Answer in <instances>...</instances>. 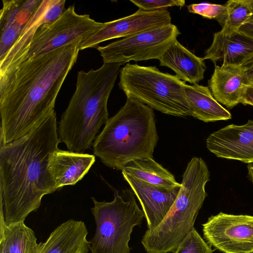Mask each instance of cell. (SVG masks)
I'll list each match as a JSON object with an SVG mask.
<instances>
[{
	"mask_svg": "<svg viewBox=\"0 0 253 253\" xmlns=\"http://www.w3.org/2000/svg\"><path fill=\"white\" fill-rule=\"evenodd\" d=\"M225 4L221 5L210 3H193L187 6L189 12L199 14L208 19L216 20L226 10Z\"/></svg>",
	"mask_w": 253,
	"mask_h": 253,
	"instance_id": "484cf974",
	"label": "cell"
},
{
	"mask_svg": "<svg viewBox=\"0 0 253 253\" xmlns=\"http://www.w3.org/2000/svg\"><path fill=\"white\" fill-rule=\"evenodd\" d=\"M210 172L205 162L194 157L188 163L178 196L164 219L152 231L146 230L141 243L147 253H173L193 229L207 196Z\"/></svg>",
	"mask_w": 253,
	"mask_h": 253,
	"instance_id": "5b68a950",
	"label": "cell"
},
{
	"mask_svg": "<svg viewBox=\"0 0 253 253\" xmlns=\"http://www.w3.org/2000/svg\"><path fill=\"white\" fill-rule=\"evenodd\" d=\"M208 149L216 156L253 163V120L242 125H230L211 133L206 140Z\"/></svg>",
	"mask_w": 253,
	"mask_h": 253,
	"instance_id": "7c38bea8",
	"label": "cell"
},
{
	"mask_svg": "<svg viewBox=\"0 0 253 253\" xmlns=\"http://www.w3.org/2000/svg\"><path fill=\"white\" fill-rule=\"evenodd\" d=\"M65 0H42L16 43L0 61V67L6 64L29 42L40 26L59 17L65 10Z\"/></svg>",
	"mask_w": 253,
	"mask_h": 253,
	"instance_id": "44dd1931",
	"label": "cell"
},
{
	"mask_svg": "<svg viewBox=\"0 0 253 253\" xmlns=\"http://www.w3.org/2000/svg\"><path fill=\"white\" fill-rule=\"evenodd\" d=\"M80 43L25 61L0 75V145L25 135L54 111Z\"/></svg>",
	"mask_w": 253,
	"mask_h": 253,
	"instance_id": "6da1fadb",
	"label": "cell"
},
{
	"mask_svg": "<svg viewBox=\"0 0 253 253\" xmlns=\"http://www.w3.org/2000/svg\"><path fill=\"white\" fill-rule=\"evenodd\" d=\"M171 18L167 9L144 11L113 21L102 23L100 27L83 40L80 50L95 47L104 41L126 38L151 28L171 24Z\"/></svg>",
	"mask_w": 253,
	"mask_h": 253,
	"instance_id": "8fae6325",
	"label": "cell"
},
{
	"mask_svg": "<svg viewBox=\"0 0 253 253\" xmlns=\"http://www.w3.org/2000/svg\"><path fill=\"white\" fill-rule=\"evenodd\" d=\"M114 191V200L110 202L91 197L96 229L89 241L91 253H130L128 242L133 229L145 217L130 190L124 191L122 196Z\"/></svg>",
	"mask_w": 253,
	"mask_h": 253,
	"instance_id": "52a82bcc",
	"label": "cell"
},
{
	"mask_svg": "<svg viewBox=\"0 0 253 253\" xmlns=\"http://www.w3.org/2000/svg\"><path fill=\"white\" fill-rule=\"evenodd\" d=\"M133 4L144 11L167 9L169 7H182L185 4L183 0H130Z\"/></svg>",
	"mask_w": 253,
	"mask_h": 253,
	"instance_id": "4316f807",
	"label": "cell"
},
{
	"mask_svg": "<svg viewBox=\"0 0 253 253\" xmlns=\"http://www.w3.org/2000/svg\"><path fill=\"white\" fill-rule=\"evenodd\" d=\"M247 65H215L208 81L209 87L217 102L228 108L241 103L246 85L253 80Z\"/></svg>",
	"mask_w": 253,
	"mask_h": 253,
	"instance_id": "5bb4252c",
	"label": "cell"
},
{
	"mask_svg": "<svg viewBox=\"0 0 253 253\" xmlns=\"http://www.w3.org/2000/svg\"><path fill=\"white\" fill-rule=\"evenodd\" d=\"M210 246L224 253H253V216L220 212L203 224Z\"/></svg>",
	"mask_w": 253,
	"mask_h": 253,
	"instance_id": "30bf717a",
	"label": "cell"
},
{
	"mask_svg": "<svg viewBox=\"0 0 253 253\" xmlns=\"http://www.w3.org/2000/svg\"><path fill=\"white\" fill-rule=\"evenodd\" d=\"M121 63H103L96 70L78 72L76 88L58 127L59 138L69 151L89 149L108 118L107 102Z\"/></svg>",
	"mask_w": 253,
	"mask_h": 253,
	"instance_id": "3957f363",
	"label": "cell"
},
{
	"mask_svg": "<svg viewBox=\"0 0 253 253\" xmlns=\"http://www.w3.org/2000/svg\"><path fill=\"white\" fill-rule=\"evenodd\" d=\"M87 234L84 222L69 219L51 232L45 242H40L35 253H88Z\"/></svg>",
	"mask_w": 253,
	"mask_h": 253,
	"instance_id": "e0dca14e",
	"label": "cell"
},
{
	"mask_svg": "<svg viewBox=\"0 0 253 253\" xmlns=\"http://www.w3.org/2000/svg\"><path fill=\"white\" fill-rule=\"evenodd\" d=\"M203 57H199L176 40L159 60L160 66L168 67L175 76L184 82L198 84L204 78L206 66Z\"/></svg>",
	"mask_w": 253,
	"mask_h": 253,
	"instance_id": "d6986e66",
	"label": "cell"
},
{
	"mask_svg": "<svg viewBox=\"0 0 253 253\" xmlns=\"http://www.w3.org/2000/svg\"><path fill=\"white\" fill-rule=\"evenodd\" d=\"M142 181L168 188L181 187L173 175L153 158L135 160L128 163L122 170Z\"/></svg>",
	"mask_w": 253,
	"mask_h": 253,
	"instance_id": "603a6c76",
	"label": "cell"
},
{
	"mask_svg": "<svg viewBox=\"0 0 253 253\" xmlns=\"http://www.w3.org/2000/svg\"><path fill=\"white\" fill-rule=\"evenodd\" d=\"M158 140L153 109L128 96L96 136L93 151L105 165L122 170L132 161L153 158Z\"/></svg>",
	"mask_w": 253,
	"mask_h": 253,
	"instance_id": "277c9868",
	"label": "cell"
},
{
	"mask_svg": "<svg viewBox=\"0 0 253 253\" xmlns=\"http://www.w3.org/2000/svg\"><path fill=\"white\" fill-rule=\"evenodd\" d=\"M203 58L214 65L220 61L225 64L247 65L253 59V40L240 32L230 35L215 32Z\"/></svg>",
	"mask_w": 253,
	"mask_h": 253,
	"instance_id": "2e32d148",
	"label": "cell"
},
{
	"mask_svg": "<svg viewBox=\"0 0 253 253\" xmlns=\"http://www.w3.org/2000/svg\"><path fill=\"white\" fill-rule=\"evenodd\" d=\"M180 34L177 27L171 23L142 31L105 46H98L97 49L104 63L159 60Z\"/></svg>",
	"mask_w": 253,
	"mask_h": 253,
	"instance_id": "9c48e42d",
	"label": "cell"
},
{
	"mask_svg": "<svg viewBox=\"0 0 253 253\" xmlns=\"http://www.w3.org/2000/svg\"><path fill=\"white\" fill-rule=\"evenodd\" d=\"M240 103L253 106V79L251 82L246 85Z\"/></svg>",
	"mask_w": 253,
	"mask_h": 253,
	"instance_id": "83f0119b",
	"label": "cell"
},
{
	"mask_svg": "<svg viewBox=\"0 0 253 253\" xmlns=\"http://www.w3.org/2000/svg\"><path fill=\"white\" fill-rule=\"evenodd\" d=\"M253 40V20L251 19L243 25L239 30Z\"/></svg>",
	"mask_w": 253,
	"mask_h": 253,
	"instance_id": "f1b7e54d",
	"label": "cell"
},
{
	"mask_svg": "<svg viewBox=\"0 0 253 253\" xmlns=\"http://www.w3.org/2000/svg\"><path fill=\"white\" fill-rule=\"evenodd\" d=\"M247 168L249 178L253 183V165L250 164L247 166Z\"/></svg>",
	"mask_w": 253,
	"mask_h": 253,
	"instance_id": "f546056e",
	"label": "cell"
},
{
	"mask_svg": "<svg viewBox=\"0 0 253 253\" xmlns=\"http://www.w3.org/2000/svg\"><path fill=\"white\" fill-rule=\"evenodd\" d=\"M184 89L192 117L204 122L231 119V113L216 100L209 87L186 84Z\"/></svg>",
	"mask_w": 253,
	"mask_h": 253,
	"instance_id": "ffe728a7",
	"label": "cell"
},
{
	"mask_svg": "<svg viewBox=\"0 0 253 253\" xmlns=\"http://www.w3.org/2000/svg\"><path fill=\"white\" fill-rule=\"evenodd\" d=\"M248 1L251 6V8H252V12H253V16L251 19L253 20V0H248Z\"/></svg>",
	"mask_w": 253,
	"mask_h": 253,
	"instance_id": "4dcf8cb0",
	"label": "cell"
},
{
	"mask_svg": "<svg viewBox=\"0 0 253 253\" xmlns=\"http://www.w3.org/2000/svg\"><path fill=\"white\" fill-rule=\"evenodd\" d=\"M42 0H2L0 11V61L16 43Z\"/></svg>",
	"mask_w": 253,
	"mask_h": 253,
	"instance_id": "9a60e30c",
	"label": "cell"
},
{
	"mask_svg": "<svg viewBox=\"0 0 253 253\" xmlns=\"http://www.w3.org/2000/svg\"><path fill=\"white\" fill-rule=\"evenodd\" d=\"M185 82L155 66L126 63L120 72L119 86L126 97H132L163 113L191 116Z\"/></svg>",
	"mask_w": 253,
	"mask_h": 253,
	"instance_id": "8992f818",
	"label": "cell"
},
{
	"mask_svg": "<svg viewBox=\"0 0 253 253\" xmlns=\"http://www.w3.org/2000/svg\"><path fill=\"white\" fill-rule=\"evenodd\" d=\"M38 244L24 221L7 225L0 218V253H35Z\"/></svg>",
	"mask_w": 253,
	"mask_h": 253,
	"instance_id": "7402d4cb",
	"label": "cell"
},
{
	"mask_svg": "<svg viewBox=\"0 0 253 253\" xmlns=\"http://www.w3.org/2000/svg\"><path fill=\"white\" fill-rule=\"evenodd\" d=\"M95 161V157L58 149L50 156L48 169L58 189L73 185L87 173Z\"/></svg>",
	"mask_w": 253,
	"mask_h": 253,
	"instance_id": "ac0fdd59",
	"label": "cell"
},
{
	"mask_svg": "<svg viewBox=\"0 0 253 253\" xmlns=\"http://www.w3.org/2000/svg\"><path fill=\"white\" fill-rule=\"evenodd\" d=\"M101 24L88 14H78L74 5H70L57 19L40 26L29 42L6 64L0 67V74L25 61L66 45L81 42Z\"/></svg>",
	"mask_w": 253,
	"mask_h": 253,
	"instance_id": "ba28073f",
	"label": "cell"
},
{
	"mask_svg": "<svg viewBox=\"0 0 253 253\" xmlns=\"http://www.w3.org/2000/svg\"><path fill=\"white\" fill-rule=\"evenodd\" d=\"M137 197L147 220L149 231L162 222L174 204L181 187L168 188L156 186L122 172Z\"/></svg>",
	"mask_w": 253,
	"mask_h": 253,
	"instance_id": "4fadbf2b",
	"label": "cell"
},
{
	"mask_svg": "<svg viewBox=\"0 0 253 253\" xmlns=\"http://www.w3.org/2000/svg\"><path fill=\"white\" fill-rule=\"evenodd\" d=\"M60 142L54 110L25 135L0 145V218L6 224L24 221L57 190L48 164Z\"/></svg>",
	"mask_w": 253,
	"mask_h": 253,
	"instance_id": "7a4b0ae2",
	"label": "cell"
},
{
	"mask_svg": "<svg viewBox=\"0 0 253 253\" xmlns=\"http://www.w3.org/2000/svg\"><path fill=\"white\" fill-rule=\"evenodd\" d=\"M225 12L216 20L225 34H232L249 21L253 12L248 0H229L226 2Z\"/></svg>",
	"mask_w": 253,
	"mask_h": 253,
	"instance_id": "cb8c5ba5",
	"label": "cell"
},
{
	"mask_svg": "<svg viewBox=\"0 0 253 253\" xmlns=\"http://www.w3.org/2000/svg\"><path fill=\"white\" fill-rule=\"evenodd\" d=\"M173 253H213V251L194 228Z\"/></svg>",
	"mask_w": 253,
	"mask_h": 253,
	"instance_id": "d4e9b609",
	"label": "cell"
}]
</instances>
